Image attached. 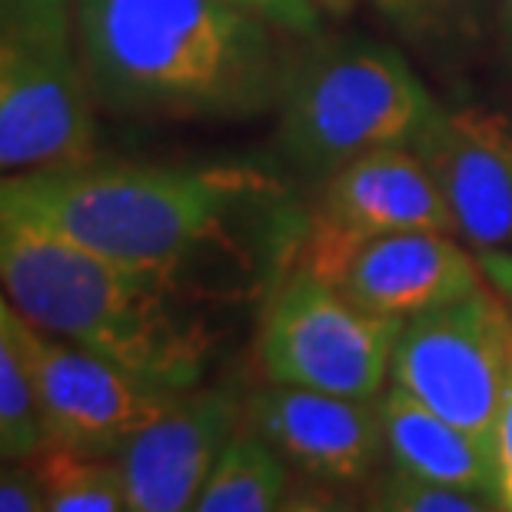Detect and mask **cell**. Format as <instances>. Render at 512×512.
Wrapping results in <instances>:
<instances>
[{"mask_svg":"<svg viewBox=\"0 0 512 512\" xmlns=\"http://www.w3.org/2000/svg\"><path fill=\"white\" fill-rule=\"evenodd\" d=\"M233 7L266 20L270 27L290 37H316L320 34L323 7L316 0H230Z\"/></svg>","mask_w":512,"mask_h":512,"instance_id":"obj_19","label":"cell"},{"mask_svg":"<svg viewBox=\"0 0 512 512\" xmlns=\"http://www.w3.org/2000/svg\"><path fill=\"white\" fill-rule=\"evenodd\" d=\"M310 223L360 237L403 230L459 233L443 190L413 147L373 150L333 170Z\"/></svg>","mask_w":512,"mask_h":512,"instance_id":"obj_13","label":"cell"},{"mask_svg":"<svg viewBox=\"0 0 512 512\" xmlns=\"http://www.w3.org/2000/svg\"><path fill=\"white\" fill-rule=\"evenodd\" d=\"M370 509L386 512H483L499 509L496 499H489L473 489H459L449 483H436V479L406 473L399 466H389V473L376 479L370 493Z\"/></svg>","mask_w":512,"mask_h":512,"instance_id":"obj_18","label":"cell"},{"mask_svg":"<svg viewBox=\"0 0 512 512\" xmlns=\"http://www.w3.org/2000/svg\"><path fill=\"white\" fill-rule=\"evenodd\" d=\"M50 446L40 399L24 350L0 326V453L7 463H30Z\"/></svg>","mask_w":512,"mask_h":512,"instance_id":"obj_17","label":"cell"},{"mask_svg":"<svg viewBox=\"0 0 512 512\" xmlns=\"http://www.w3.org/2000/svg\"><path fill=\"white\" fill-rule=\"evenodd\" d=\"M323 7V14H333V17H346L350 10L356 7V0H316Z\"/></svg>","mask_w":512,"mask_h":512,"instance_id":"obj_24","label":"cell"},{"mask_svg":"<svg viewBox=\"0 0 512 512\" xmlns=\"http://www.w3.org/2000/svg\"><path fill=\"white\" fill-rule=\"evenodd\" d=\"M290 463L280 449L240 423L230 443L213 463L207 483L200 486L197 512H273L290 506Z\"/></svg>","mask_w":512,"mask_h":512,"instance_id":"obj_15","label":"cell"},{"mask_svg":"<svg viewBox=\"0 0 512 512\" xmlns=\"http://www.w3.org/2000/svg\"><path fill=\"white\" fill-rule=\"evenodd\" d=\"M413 150L439 183L476 250H512V117L486 107H436Z\"/></svg>","mask_w":512,"mask_h":512,"instance_id":"obj_10","label":"cell"},{"mask_svg":"<svg viewBox=\"0 0 512 512\" xmlns=\"http://www.w3.org/2000/svg\"><path fill=\"white\" fill-rule=\"evenodd\" d=\"M266 20L230 0H80L94 94L117 114L243 120L280 100L286 67Z\"/></svg>","mask_w":512,"mask_h":512,"instance_id":"obj_2","label":"cell"},{"mask_svg":"<svg viewBox=\"0 0 512 512\" xmlns=\"http://www.w3.org/2000/svg\"><path fill=\"white\" fill-rule=\"evenodd\" d=\"M476 256L493 290H499L512 303V250H479Z\"/></svg>","mask_w":512,"mask_h":512,"instance_id":"obj_22","label":"cell"},{"mask_svg":"<svg viewBox=\"0 0 512 512\" xmlns=\"http://www.w3.org/2000/svg\"><path fill=\"white\" fill-rule=\"evenodd\" d=\"M509 363H512V340H509Z\"/></svg>","mask_w":512,"mask_h":512,"instance_id":"obj_26","label":"cell"},{"mask_svg":"<svg viewBox=\"0 0 512 512\" xmlns=\"http://www.w3.org/2000/svg\"><path fill=\"white\" fill-rule=\"evenodd\" d=\"M503 14H506V30L512 37V0H503Z\"/></svg>","mask_w":512,"mask_h":512,"instance_id":"obj_25","label":"cell"},{"mask_svg":"<svg viewBox=\"0 0 512 512\" xmlns=\"http://www.w3.org/2000/svg\"><path fill=\"white\" fill-rule=\"evenodd\" d=\"M276 107V140L286 160L330 177L363 153L413 147L436 100L396 50L340 40L286 67Z\"/></svg>","mask_w":512,"mask_h":512,"instance_id":"obj_4","label":"cell"},{"mask_svg":"<svg viewBox=\"0 0 512 512\" xmlns=\"http://www.w3.org/2000/svg\"><path fill=\"white\" fill-rule=\"evenodd\" d=\"M0 203L120 263L187 283L203 256L233 247L253 220L286 213V187L250 163L87 160L10 173Z\"/></svg>","mask_w":512,"mask_h":512,"instance_id":"obj_1","label":"cell"},{"mask_svg":"<svg viewBox=\"0 0 512 512\" xmlns=\"http://www.w3.org/2000/svg\"><path fill=\"white\" fill-rule=\"evenodd\" d=\"M47 493V512H120L127 506L124 476L114 456H87L77 449L47 446L37 459Z\"/></svg>","mask_w":512,"mask_h":512,"instance_id":"obj_16","label":"cell"},{"mask_svg":"<svg viewBox=\"0 0 512 512\" xmlns=\"http://www.w3.org/2000/svg\"><path fill=\"white\" fill-rule=\"evenodd\" d=\"M300 256L303 270L330 280L356 306L396 320L453 303L486 280L479 256L466 253L456 233L443 230L360 237L306 223Z\"/></svg>","mask_w":512,"mask_h":512,"instance_id":"obj_9","label":"cell"},{"mask_svg":"<svg viewBox=\"0 0 512 512\" xmlns=\"http://www.w3.org/2000/svg\"><path fill=\"white\" fill-rule=\"evenodd\" d=\"M0 276L7 300L34 326L140 380L187 393L207 370L213 336L190 310L193 286L90 250L7 203Z\"/></svg>","mask_w":512,"mask_h":512,"instance_id":"obj_3","label":"cell"},{"mask_svg":"<svg viewBox=\"0 0 512 512\" xmlns=\"http://www.w3.org/2000/svg\"><path fill=\"white\" fill-rule=\"evenodd\" d=\"M489 459H493V476H496V506L512 512V370L503 389V403H499L496 413Z\"/></svg>","mask_w":512,"mask_h":512,"instance_id":"obj_20","label":"cell"},{"mask_svg":"<svg viewBox=\"0 0 512 512\" xmlns=\"http://www.w3.org/2000/svg\"><path fill=\"white\" fill-rule=\"evenodd\" d=\"M0 509L4 512H47V493L34 463L4 466L0 476Z\"/></svg>","mask_w":512,"mask_h":512,"instance_id":"obj_21","label":"cell"},{"mask_svg":"<svg viewBox=\"0 0 512 512\" xmlns=\"http://www.w3.org/2000/svg\"><path fill=\"white\" fill-rule=\"evenodd\" d=\"M512 303L486 286L403 320L393 383L456 423L489 453L509 380ZM493 463V459H489Z\"/></svg>","mask_w":512,"mask_h":512,"instance_id":"obj_7","label":"cell"},{"mask_svg":"<svg viewBox=\"0 0 512 512\" xmlns=\"http://www.w3.org/2000/svg\"><path fill=\"white\" fill-rule=\"evenodd\" d=\"M64 0H4L0 14V167L10 173L94 160V110Z\"/></svg>","mask_w":512,"mask_h":512,"instance_id":"obj_5","label":"cell"},{"mask_svg":"<svg viewBox=\"0 0 512 512\" xmlns=\"http://www.w3.org/2000/svg\"><path fill=\"white\" fill-rule=\"evenodd\" d=\"M250 423L296 473L326 486H356L386 453L380 399L333 396L270 383L243 406Z\"/></svg>","mask_w":512,"mask_h":512,"instance_id":"obj_11","label":"cell"},{"mask_svg":"<svg viewBox=\"0 0 512 512\" xmlns=\"http://www.w3.org/2000/svg\"><path fill=\"white\" fill-rule=\"evenodd\" d=\"M243 423V406L223 389L177 396L114 456L130 512L193 509L213 463Z\"/></svg>","mask_w":512,"mask_h":512,"instance_id":"obj_12","label":"cell"},{"mask_svg":"<svg viewBox=\"0 0 512 512\" xmlns=\"http://www.w3.org/2000/svg\"><path fill=\"white\" fill-rule=\"evenodd\" d=\"M0 326L14 333L24 350L50 446L117 456L180 396L177 389L147 383L84 346L44 333L10 300L0 303Z\"/></svg>","mask_w":512,"mask_h":512,"instance_id":"obj_8","label":"cell"},{"mask_svg":"<svg viewBox=\"0 0 512 512\" xmlns=\"http://www.w3.org/2000/svg\"><path fill=\"white\" fill-rule=\"evenodd\" d=\"M399 330L403 320L363 310L330 280L296 266L263 306L256 353L276 386L380 399Z\"/></svg>","mask_w":512,"mask_h":512,"instance_id":"obj_6","label":"cell"},{"mask_svg":"<svg viewBox=\"0 0 512 512\" xmlns=\"http://www.w3.org/2000/svg\"><path fill=\"white\" fill-rule=\"evenodd\" d=\"M376 4H380V10L389 17L416 20L426 14H436V10H443L446 4H453V0H376Z\"/></svg>","mask_w":512,"mask_h":512,"instance_id":"obj_23","label":"cell"},{"mask_svg":"<svg viewBox=\"0 0 512 512\" xmlns=\"http://www.w3.org/2000/svg\"><path fill=\"white\" fill-rule=\"evenodd\" d=\"M389 466L436 479L459 489H473L496 499V476L489 453L456 423L419 403L403 386H389L380 399Z\"/></svg>","mask_w":512,"mask_h":512,"instance_id":"obj_14","label":"cell"}]
</instances>
